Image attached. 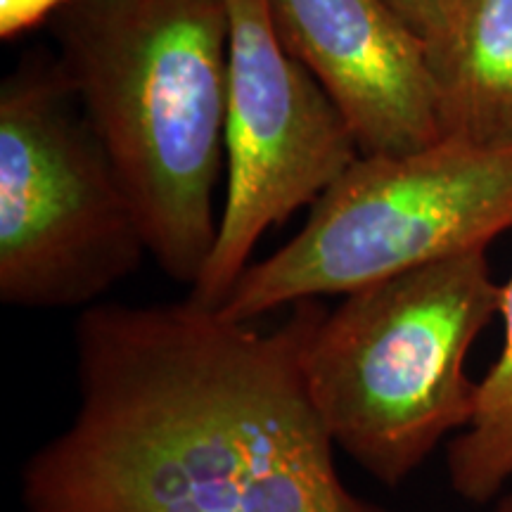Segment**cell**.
<instances>
[{
  "label": "cell",
  "mask_w": 512,
  "mask_h": 512,
  "mask_svg": "<svg viewBox=\"0 0 512 512\" xmlns=\"http://www.w3.org/2000/svg\"><path fill=\"white\" fill-rule=\"evenodd\" d=\"M325 306L259 330L192 302L91 306L79 408L22 470L27 512H389L339 477L304 377Z\"/></svg>",
  "instance_id": "1"
},
{
  "label": "cell",
  "mask_w": 512,
  "mask_h": 512,
  "mask_svg": "<svg viewBox=\"0 0 512 512\" xmlns=\"http://www.w3.org/2000/svg\"><path fill=\"white\" fill-rule=\"evenodd\" d=\"M57 62L174 283L197 285L219 233L226 169V0H69Z\"/></svg>",
  "instance_id": "2"
},
{
  "label": "cell",
  "mask_w": 512,
  "mask_h": 512,
  "mask_svg": "<svg viewBox=\"0 0 512 512\" xmlns=\"http://www.w3.org/2000/svg\"><path fill=\"white\" fill-rule=\"evenodd\" d=\"M503 285L472 249L344 294L304 351L311 401L332 444L401 486L477 411L465 363L501 313Z\"/></svg>",
  "instance_id": "3"
},
{
  "label": "cell",
  "mask_w": 512,
  "mask_h": 512,
  "mask_svg": "<svg viewBox=\"0 0 512 512\" xmlns=\"http://www.w3.org/2000/svg\"><path fill=\"white\" fill-rule=\"evenodd\" d=\"M512 230V147L444 138L403 155H361L290 242L254 261L221 313L254 323L283 306L349 294Z\"/></svg>",
  "instance_id": "4"
},
{
  "label": "cell",
  "mask_w": 512,
  "mask_h": 512,
  "mask_svg": "<svg viewBox=\"0 0 512 512\" xmlns=\"http://www.w3.org/2000/svg\"><path fill=\"white\" fill-rule=\"evenodd\" d=\"M147 242L131 197L57 57L0 86V302L86 306L136 273Z\"/></svg>",
  "instance_id": "5"
},
{
  "label": "cell",
  "mask_w": 512,
  "mask_h": 512,
  "mask_svg": "<svg viewBox=\"0 0 512 512\" xmlns=\"http://www.w3.org/2000/svg\"><path fill=\"white\" fill-rule=\"evenodd\" d=\"M226 195L192 302L221 309L266 230L313 207L361 157L349 121L275 34L266 0H226Z\"/></svg>",
  "instance_id": "6"
},
{
  "label": "cell",
  "mask_w": 512,
  "mask_h": 512,
  "mask_svg": "<svg viewBox=\"0 0 512 512\" xmlns=\"http://www.w3.org/2000/svg\"><path fill=\"white\" fill-rule=\"evenodd\" d=\"M266 3L275 34L335 100L361 155L444 140L430 53L389 0Z\"/></svg>",
  "instance_id": "7"
},
{
  "label": "cell",
  "mask_w": 512,
  "mask_h": 512,
  "mask_svg": "<svg viewBox=\"0 0 512 512\" xmlns=\"http://www.w3.org/2000/svg\"><path fill=\"white\" fill-rule=\"evenodd\" d=\"M437 86L441 136L512 147V0H465Z\"/></svg>",
  "instance_id": "8"
},
{
  "label": "cell",
  "mask_w": 512,
  "mask_h": 512,
  "mask_svg": "<svg viewBox=\"0 0 512 512\" xmlns=\"http://www.w3.org/2000/svg\"><path fill=\"white\" fill-rule=\"evenodd\" d=\"M498 316L503 349L479 380L475 418L446 448L448 484L470 503L496 501L512 484V271Z\"/></svg>",
  "instance_id": "9"
},
{
  "label": "cell",
  "mask_w": 512,
  "mask_h": 512,
  "mask_svg": "<svg viewBox=\"0 0 512 512\" xmlns=\"http://www.w3.org/2000/svg\"><path fill=\"white\" fill-rule=\"evenodd\" d=\"M389 3L413 29V34L425 43L437 76L451 55L465 0H389Z\"/></svg>",
  "instance_id": "10"
},
{
  "label": "cell",
  "mask_w": 512,
  "mask_h": 512,
  "mask_svg": "<svg viewBox=\"0 0 512 512\" xmlns=\"http://www.w3.org/2000/svg\"><path fill=\"white\" fill-rule=\"evenodd\" d=\"M69 0H0V38H12L27 34L29 29L46 24Z\"/></svg>",
  "instance_id": "11"
},
{
  "label": "cell",
  "mask_w": 512,
  "mask_h": 512,
  "mask_svg": "<svg viewBox=\"0 0 512 512\" xmlns=\"http://www.w3.org/2000/svg\"><path fill=\"white\" fill-rule=\"evenodd\" d=\"M494 512H512V484L508 489L503 491L501 496L496 498V505H494Z\"/></svg>",
  "instance_id": "12"
}]
</instances>
